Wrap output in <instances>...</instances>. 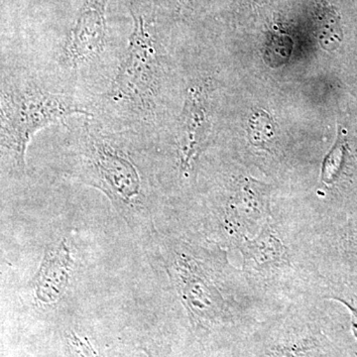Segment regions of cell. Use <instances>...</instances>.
<instances>
[{"label":"cell","instance_id":"30bf717a","mask_svg":"<svg viewBox=\"0 0 357 357\" xmlns=\"http://www.w3.org/2000/svg\"><path fill=\"white\" fill-rule=\"evenodd\" d=\"M317 38L321 48L328 52L337 50L342 44L344 39L342 20L335 7L325 4L319 10Z\"/></svg>","mask_w":357,"mask_h":357},{"label":"cell","instance_id":"8fae6325","mask_svg":"<svg viewBox=\"0 0 357 357\" xmlns=\"http://www.w3.org/2000/svg\"><path fill=\"white\" fill-rule=\"evenodd\" d=\"M248 133L251 144L267 148L273 142L276 134L273 119L265 110H255L249 116Z\"/></svg>","mask_w":357,"mask_h":357},{"label":"cell","instance_id":"8992f818","mask_svg":"<svg viewBox=\"0 0 357 357\" xmlns=\"http://www.w3.org/2000/svg\"><path fill=\"white\" fill-rule=\"evenodd\" d=\"M109 0H86L76 24L63 47L61 61L72 69H79L100 58L107 47L105 10Z\"/></svg>","mask_w":357,"mask_h":357},{"label":"cell","instance_id":"4fadbf2b","mask_svg":"<svg viewBox=\"0 0 357 357\" xmlns=\"http://www.w3.org/2000/svg\"><path fill=\"white\" fill-rule=\"evenodd\" d=\"M65 344L68 357H100L89 337L79 335L76 331L66 333Z\"/></svg>","mask_w":357,"mask_h":357},{"label":"cell","instance_id":"7a4b0ae2","mask_svg":"<svg viewBox=\"0 0 357 357\" xmlns=\"http://www.w3.org/2000/svg\"><path fill=\"white\" fill-rule=\"evenodd\" d=\"M93 112L74 96L48 91L34 82L2 83L0 100V149L2 170L21 176L33 136L51 124L74 115Z\"/></svg>","mask_w":357,"mask_h":357},{"label":"cell","instance_id":"ba28073f","mask_svg":"<svg viewBox=\"0 0 357 357\" xmlns=\"http://www.w3.org/2000/svg\"><path fill=\"white\" fill-rule=\"evenodd\" d=\"M74 264L72 249L67 239H59L46 246L38 269L29 283L37 304L52 306L64 298Z\"/></svg>","mask_w":357,"mask_h":357},{"label":"cell","instance_id":"277c9868","mask_svg":"<svg viewBox=\"0 0 357 357\" xmlns=\"http://www.w3.org/2000/svg\"><path fill=\"white\" fill-rule=\"evenodd\" d=\"M151 252L165 268L190 319L197 325L211 328L225 314V301L210 269L187 244L172 243L155 232L148 239Z\"/></svg>","mask_w":357,"mask_h":357},{"label":"cell","instance_id":"5b68a950","mask_svg":"<svg viewBox=\"0 0 357 357\" xmlns=\"http://www.w3.org/2000/svg\"><path fill=\"white\" fill-rule=\"evenodd\" d=\"M213 89L197 82L188 89L176 134L178 171L187 176L206 146L213 126Z\"/></svg>","mask_w":357,"mask_h":357},{"label":"cell","instance_id":"9a60e30c","mask_svg":"<svg viewBox=\"0 0 357 357\" xmlns=\"http://www.w3.org/2000/svg\"><path fill=\"white\" fill-rule=\"evenodd\" d=\"M142 351L146 354L147 357H174L169 345L150 342L142 347Z\"/></svg>","mask_w":357,"mask_h":357},{"label":"cell","instance_id":"5bb4252c","mask_svg":"<svg viewBox=\"0 0 357 357\" xmlns=\"http://www.w3.org/2000/svg\"><path fill=\"white\" fill-rule=\"evenodd\" d=\"M290 51H292V49H290V40L283 39V37H275L269 45L268 54L271 57L275 54L273 58L276 62H278L284 60V58H288Z\"/></svg>","mask_w":357,"mask_h":357},{"label":"cell","instance_id":"3957f363","mask_svg":"<svg viewBox=\"0 0 357 357\" xmlns=\"http://www.w3.org/2000/svg\"><path fill=\"white\" fill-rule=\"evenodd\" d=\"M133 31L107 98L140 119L154 115L164 77L163 48L156 25L140 9L131 10Z\"/></svg>","mask_w":357,"mask_h":357},{"label":"cell","instance_id":"52a82bcc","mask_svg":"<svg viewBox=\"0 0 357 357\" xmlns=\"http://www.w3.org/2000/svg\"><path fill=\"white\" fill-rule=\"evenodd\" d=\"M269 191L267 185L252 178H243L227 199L222 227L229 236H256L268 222Z\"/></svg>","mask_w":357,"mask_h":357},{"label":"cell","instance_id":"2e32d148","mask_svg":"<svg viewBox=\"0 0 357 357\" xmlns=\"http://www.w3.org/2000/svg\"><path fill=\"white\" fill-rule=\"evenodd\" d=\"M335 300L342 303V304H344L345 307H349V311H351L352 331H354V335H356L357 338V307L351 306L347 301L340 299V298H337Z\"/></svg>","mask_w":357,"mask_h":357},{"label":"cell","instance_id":"9c48e42d","mask_svg":"<svg viewBox=\"0 0 357 357\" xmlns=\"http://www.w3.org/2000/svg\"><path fill=\"white\" fill-rule=\"evenodd\" d=\"M244 268L267 270L283 266L288 262V251L269 222L263 225L255 237L241 244Z\"/></svg>","mask_w":357,"mask_h":357},{"label":"cell","instance_id":"ac0fdd59","mask_svg":"<svg viewBox=\"0 0 357 357\" xmlns=\"http://www.w3.org/2000/svg\"><path fill=\"white\" fill-rule=\"evenodd\" d=\"M175 1L176 6H177L178 10H182V9L188 8L194 0H174Z\"/></svg>","mask_w":357,"mask_h":357},{"label":"cell","instance_id":"e0dca14e","mask_svg":"<svg viewBox=\"0 0 357 357\" xmlns=\"http://www.w3.org/2000/svg\"><path fill=\"white\" fill-rule=\"evenodd\" d=\"M269 357H306L299 351H294L291 349H283L273 352Z\"/></svg>","mask_w":357,"mask_h":357},{"label":"cell","instance_id":"7c38bea8","mask_svg":"<svg viewBox=\"0 0 357 357\" xmlns=\"http://www.w3.org/2000/svg\"><path fill=\"white\" fill-rule=\"evenodd\" d=\"M345 144L342 136L340 135L332 151L326 157L321 169V182L326 185L332 184L337 178L344 165Z\"/></svg>","mask_w":357,"mask_h":357},{"label":"cell","instance_id":"6da1fadb","mask_svg":"<svg viewBox=\"0 0 357 357\" xmlns=\"http://www.w3.org/2000/svg\"><path fill=\"white\" fill-rule=\"evenodd\" d=\"M65 161L70 177L102 192L134 234L153 236L151 178L141 155L122 136L86 121Z\"/></svg>","mask_w":357,"mask_h":357}]
</instances>
